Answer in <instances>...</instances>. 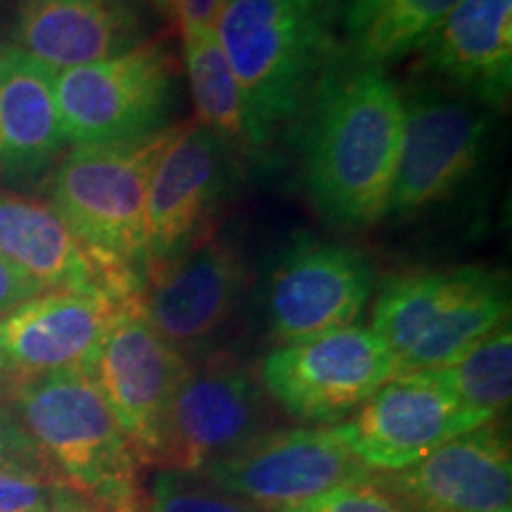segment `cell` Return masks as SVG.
Returning <instances> with one entry per match:
<instances>
[{
  "mask_svg": "<svg viewBox=\"0 0 512 512\" xmlns=\"http://www.w3.org/2000/svg\"><path fill=\"white\" fill-rule=\"evenodd\" d=\"M190 361L164 342L131 299L102 339L93 380L131 441L143 467H152L169 415Z\"/></svg>",
  "mask_w": 512,
  "mask_h": 512,
  "instance_id": "7c38bea8",
  "label": "cell"
},
{
  "mask_svg": "<svg viewBox=\"0 0 512 512\" xmlns=\"http://www.w3.org/2000/svg\"><path fill=\"white\" fill-rule=\"evenodd\" d=\"M19 0H0V15H5V12H15Z\"/></svg>",
  "mask_w": 512,
  "mask_h": 512,
  "instance_id": "1f68e13d",
  "label": "cell"
},
{
  "mask_svg": "<svg viewBox=\"0 0 512 512\" xmlns=\"http://www.w3.org/2000/svg\"><path fill=\"white\" fill-rule=\"evenodd\" d=\"M226 0H162V12L176 19L178 29L214 27Z\"/></svg>",
  "mask_w": 512,
  "mask_h": 512,
  "instance_id": "f1b7e54d",
  "label": "cell"
},
{
  "mask_svg": "<svg viewBox=\"0 0 512 512\" xmlns=\"http://www.w3.org/2000/svg\"><path fill=\"white\" fill-rule=\"evenodd\" d=\"M10 384H12V380H10L8 370H5V366H3V358H0V394H3V396L8 394Z\"/></svg>",
  "mask_w": 512,
  "mask_h": 512,
  "instance_id": "4dcf8cb0",
  "label": "cell"
},
{
  "mask_svg": "<svg viewBox=\"0 0 512 512\" xmlns=\"http://www.w3.org/2000/svg\"><path fill=\"white\" fill-rule=\"evenodd\" d=\"M0 470H29L50 477L36 446L19 427L5 401H0Z\"/></svg>",
  "mask_w": 512,
  "mask_h": 512,
  "instance_id": "83f0119b",
  "label": "cell"
},
{
  "mask_svg": "<svg viewBox=\"0 0 512 512\" xmlns=\"http://www.w3.org/2000/svg\"><path fill=\"white\" fill-rule=\"evenodd\" d=\"M491 422L418 373L394 375L337 422L335 432L370 472H394Z\"/></svg>",
  "mask_w": 512,
  "mask_h": 512,
  "instance_id": "5bb4252c",
  "label": "cell"
},
{
  "mask_svg": "<svg viewBox=\"0 0 512 512\" xmlns=\"http://www.w3.org/2000/svg\"><path fill=\"white\" fill-rule=\"evenodd\" d=\"M368 475L335 427L264 432L200 472L209 484L264 512H285Z\"/></svg>",
  "mask_w": 512,
  "mask_h": 512,
  "instance_id": "8fae6325",
  "label": "cell"
},
{
  "mask_svg": "<svg viewBox=\"0 0 512 512\" xmlns=\"http://www.w3.org/2000/svg\"><path fill=\"white\" fill-rule=\"evenodd\" d=\"M235 155L202 124L174 128L147 188L145 278L216 233V214L235 183Z\"/></svg>",
  "mask_w": 512,
  "mask_h": 512,
  "instance_id": "30bf717a",
  "label": "cell"
},
{
  "mask_svg": "<svg viewBox=\"0 0 512 512\" xmlns=\"http://www.w3.org/2000/svg\"><path fill=\"white\" fill-rule=\"evenodd\" d=\"M3 399H5V396H3V394H0V401H3Z\"/></svg>",
  "mask_w": 512,
  "mask_h": 512,
  "instance_id": "e575fe53",
  "label": "cell"
},
{
  "mask_svg": "<svg viewBox=\"0 0 512 512\" xmlns=\"http://www.w3.org/2000/svg\"><path fill=\"white\" fill-rule=\"evenodd\" d=\"M150 3H155V5H157V8H159V10H162V0H150Z\"/></svg>",
  "mask_w": 512,
  "mask_h": 512,
  "instance_id": "836d02e7",
  "label": "cell"
},
{
  "mask_svg": "<svg viewBox=\"0 0 512 512\" xmlns=\"http://www.w3.org/2000/svg\"><path fill=\"white\" fill-rule=\"evenodd\" d=\"M0 254L41 292L105 290L136 299L81 245L50 204L0 190Z\"/></svg>",
  "mask_w": 512,
  "mask_h": 512,
  "instance_id": "ffe728a7",
  "label": "cell"
},
{
  "mask_svg": "<svg viewBox=\"0 0 512 512\" xmlns=\"http://www.w3.org/2000/svg\"><path fill=\"white\" fill-rule=\"evenodd\" d=\"M67 145L136 143L169 131L178 102V57L169 38H147L110 60L55 72Z\"/></svg>",
  "mask_w": 512,
  "mask_h": 512,
  "instance_id": "8992f818",
  "label": "cell"
},
{
  "mask_svg": "<svg viewBox=\"0 0 512 512\" xmlns=\"http://www.w3.org/2000/svg\"><path fill=\"white\" fill-rule=\"evenodd\" d=\"M0 48H3V46H0Z\"/></svg>",
  "mask_w": 512,
  "mask_h": 512,
  "instance_id": "8d00e7d4",
  "label": "cell"
},
{
  "mask_svg": "<svg viewBox=\"0 0 512 512\" xmlns=\"http://www.w3.org/2000/svg\"><path fill=\"white\" fill-rule=\"evenodd\" d=\"M408 512H503L512 498L510 441L501 422L446 441L418 463L373 472Z\"/></svg>",
  "mask_w": 512,
  "mask_h": 512,
  "instance_id": "e0dca14e",
  "label": "cell"
},
{
  "mask_svg": "<svg viewBox=\"0 0 512 512\" xmlns=\"http://www.w3.org/2000/svg\"><path fill=\"white\" fill-rule=\"evenodd\" d=\"M36 294H41V290L0 254V318Z\"/></svg>",
  "mask_w": 512,
  "mask_h": 512,
  "instance_id": "f546056e",
  "label": "cell"
},
{
  "mask_svg": "<svg viewBox=\"0 0 512 512\" xmlns=\"http://www.w3.org/2000/svg\"><path fill=\"white\" fill-rule=\"evenodd\" d=\"M465 403L472 411L498 420L512 399V330L510 320L498 325L458 361L418 373Z\"/></svg>",
  "mask_w": 512,
  "mask_h": 512,
  "instance_id": "cb8c5ba5",
  "label": "cell"
},
{
  "mask_svg": "<svg viewBox=\"0 0 512 512\" xmlns=\"http://www.w3.org/2000/svg\"><path fill=\"white\" fill-rule=\"evenodd\" d=\"M3 401L55 482L100 512H145L143 465L91 373L24 377Z\"/></svg>",
  "mask_w": 512,
  "mask_h": 512,
  "instance_id": "3957f363",
  "label": "cell"
},
{
  "mask_svg": "<svg viewBox=\"0 0 512 512\" xmlns=\"http://www.w3.org/2000/svg\"><path fill=\"white\" fill-rule=\"evenodd\" d=\"M268 406L259 377L228 351L204 354L171 401L152 467L200 475L266 432Z\"/></svg>",
  "mask_w": 512,
  "mask_h": 512,
  "instance_id": "9c48e42d",
  "label": "cell"
},
{
  "mask_svg": "<svg viewBox=\"0 0 512 512\" xmlns=\"http://www.w3.org/2000/svg\"><path fill=\"white\" fill-rule=\"evenodd\" d=\"M0 512H100L53 477L29 470H0Z\"/></svg>",
  "mask_w": 512,
  "mask_h": 512,
  "instance_id": "484cf974",
  "label": "cell"
},
{
  "mask_svg": "<svg viewBox=\"0 0 512 512\" xmlns=\"http://www.w3.org/2000/svg\"><path fill=\"white\" fill-rule=\"evenodd\" d=\"M178 31H181L185 74L197 110V124L209 128L235 150H247L240 88L216 29L185 27Z\"/></svg>",
  "mask_w": 512,
  "mask_h": 512,
  "instance_id": "603a6c76",
  "label": "cell"
},
{
  "mask_svg": "<svg viewBox=\"0 0 512 512\" xmlns=\"http://www.w3.org/2000/svg\"><path fill=\"white\" fill-rule=\"evenodd\" d=\"M12 46L53 72L110 60L147 41L138 0H19Z\"/></svg>",
  "mask_w": 512,
  "mask_h": 512,
  "instance_id": "ac0fdd59",
  "label": "cell"
},
{
  "mask_svg": "<svg viewBox=\"0 0 512 512\" xmlns=\"http://www.w3.org/2000/svg\"><path fill=\"white\" fill-rule=\"evenodd\" d=\"M503 512H510V510H503Z\"/></svg>",
  "mask_w": 512,
  "mask_h": 512,
  "instance_id": "d590c367",
  "label": "cell"
},
{
  "mask_svg": "<svg viewBox=\"0 0 512 512\" xmlns=\"http://www.w3.org/2000/svg\"><path fill=\"white\" fill-rule=\"evenodd\" d=\"M418 53L446 88L503 110L512 93V0H460Z\"/></svg>",
  "mask_w": 512,
  "mask_h": 512,
  "instance_id": "d6986e66",
  "label": "cell"
},
{
  "mask_svg": "<svg viewBox=\"0 0 512 512\" xmlns=\"http://www.w3.org/2000/svg\"><path fill=\"white\" fill-rule=\"evenodd\" d=\"M401 105V147L387 216L411 219L448 200L475 174L489 140L491 114L446 86L403 91Z\"/></svg>",
  "mask_w": 512,
  "mask_h": 512,
  "instance_id": "ba28073f",
  "label": "cell"
},
{
  "mask_svg": "<svg viewBox=\"0 0 512 512\" xmlns=\"http://www.w3.org/2000/svg\"><path fill=\"white\" fill-rule=\"evenodd\" d=\"M53 81V69L34 57L0 48V181H36L62 159L67 138Z\"/></svg>",
  "mask_w": 512,
  "mask_h": 512,
  "instance_id": "44dd1931",
  "label": "cell"
},
{
  "mask_svg": "<svg viewBox=\"0 0 512 512\" xmlns=\"http://www.w3.org/2000/svg\"><path fill=\"white\" fill-rule=\"evenodd\" d=\"M375 287L361 249L299 240L280 254L266 283V316L280 344L354 325Z\"/></svg>",
  "mask_w": 512,
  "mask_h": 512,
  "instance_id": "9a60e30c",
  "label": "cell"
},
{
  "mask_svg": "<svg viewBox=\"0 0 512 512\" xmlns=\"http://www.w3.org/2000/svg\"><path fill=\"white\" fill-rule=\"evenodd\" d=\"M214 29L240 88L247 150H266L304 126L320 88L339 67L323 5L226 0Z\"/></svg>",
  "mask_w": 512,
  "mask_h": 512,
  "instance_id": "7a4b0ae2",
  "label": "cell"
},
{
  "mask_svg": "<svg viewBox=\"0 0 512 512\" xmlns=\"http://www.w3.org/2000/svg\"><path fill=\"white\" fill-rule=\"evenodd\" d=\"M401 126V91L384 69L351 62L323 83L302 145L306 190L330 226L361 230L387 216Z\"/></svg>",
  "mask_w": 512,
  "mask_h": 512,
  "instance_id": "6da1fadb",
  "label": "cell"
},
{
  "mask_svg": "<svg viewBox=\"0 0 512 512\" xmlns=\"http://www.w3.org/2000/svg\"><path fill=\"white\" fill-rule=\"evenodd\" d=\"M247 285V261L228 235L207 240L147 273L140 311L147 323L190 361L204 356L233 318Z\"/></svg>",
  "mask_w": 512,
  "mask_h": 512,
  "instance_id": "4fadbf2b",
  "label": "cell"
},
{
  "mask_svg": "<svg viewBox=\"0 0 512 512\" xmlns=\"http://www.w3.org/2000/svg\"><path fill=\"white\" fill-rule=\"evenodd\" d=\"M128 302L105 290H50L19 304L0 318V358L10 380L91 373L102 339Z\"/></svg>",
  "mask_w": 512,
  "mask_h": 512,
  "instance_id": "2e32d148",
  "label": "cell"
},
{
  "mask_svg": "<svg viewBox=\"0 0 512 512\" xmlns=\"http://www.w3.org/2000/svg\"><path fill=\"white\" fill-rule=\"evenodd\" d=\"M285 512H408L396 498L377 484V479L370 472L368 477L337 486L328 494L311 498L302 505Z\"/></svg>",
  "mask_w": 512,
  "mask_h": 512,
  "instance_id": "4316f807",
  "label": "cell"
},
{
  "mask_svg": "<svg viewBox=\"0 0 512 512\" xmlns=\"http://www.w3.org/2000/svg\"><path fill=\"white\" fill-rule=\"evenodd\" d=\"M145 512H264L226 494L200 475L159 470L145 494Z\"/></svg>",
  "mask_w": 512,
  "mask_h": 512,
  "instance_id": "d4e9b609",
  "label": "cell"
},
{
  "mask_svg": "<svg viewBox=\"0 0 512 512\" xmlns=\"http://www.w3.org/2000/svg\"><path fill=\"white\" fill-rule=\"evenodd\" d=\"M460 0H337L351 62L384 69L422 43Z\"/></svg>",
  "mask_w": 512,
  "mask_h": 512,
  "instance_id": "7402d4cb",
  "label": "cell"
},
{
  "mask_svg": "<svg viewBox=\"0 0 512 512\" xmlns=\"http://www.w3.org/2000/svg\"><path fill=\"white\" fill-rule=\"evenodd\" d=\"M505 320L508 278L484 266H456L389 278L377 294L370 330L403 375L458 361Z\"/></svg>",
  "mask_w": 512,
  "mask_h": 512,
  "instance_id": "5b68a950",
  "label": "cell"
},
{
  "mask_svg": "<svg viewBox=\"0 0 512 512\" xmlns=\"http://www.w3.org/2000/svg\"><path fill=\"white\" fill-rule=\"evenodd\" d=\"M297 3L309 5V8H320V5H323V0H297Z\"/></svg>",
  "mask_w": 512,
  "mask_h": 512,
  "instance_id": "d6a6232c",
  "label": "cell"
},
{
  "mask_svg": "<svg viewBox=\"0 0 512 512\" xmlns=\"http://www.w3.org/2000/svg\"><path fill=\"white\" fill-rule=\"evenodd\" d=\"M259 375L264 392L287 415L330 425L349 418L399 368L382 339L354 323L280 344L264 358Z\"/></svg>",
  "mask_w": 512,
  "mask_h": 512,
  "instance_id": "52a82bcc",
  "label": "cell"
},
{
  "mask_svg": "<svg viewBox=\"0 0 512 512\" xmlns=\"http://www.w3.org/2000/svg\"><path fill=\"white\" fill-rule=\"evenodd\" d=\"M114 145H76L48 178L50 207L128 292L145 285V202L171 133Z\"/></svg>",
  "mask_w": 512,
  "mask_h": 512,
  "instance_id": "277c9868",
  "label": "cell"
}]
</instances>
